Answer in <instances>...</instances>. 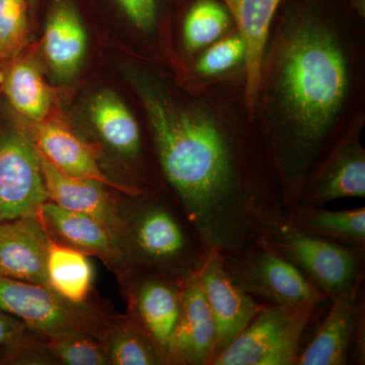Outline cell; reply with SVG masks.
<instances>
[{
  "instance_id": "6da1fadb",
  "label": "cell",
  "mask_w": 365,
  "mask_h": 365,
  "mask_svg": "<svg viewBox=\"0 0 365 365\" xmlns=\"http://www.w3.org/2000/svg\"><path fill=\"white\" fill-rule=\"evenodd\" d=\"M143 103L163 178L209 249L248 251L284 222L277 175L250 162L235 137L202 113L176 107L150 91Z\"/></svg>"
},
{
  "instance_id": "7a4b0ae2",
  "label": "cell",
  "mask_w": 365,
  "mask_h": 365,
  "mask_svg": "<svg viewBox=\"0 0 365 365\" xmlns=\"http://www.w3.org/2000/svg\"><path fill=\"white\" fill-rule=\"evenodd\" d=\"M140 207L128 230L139 265L179 280L200 272L211 250L181 209L157 201Z\"/></svg>"
},
{
  "instance_id": "3957f363",
  "label": "cell",
  "mask_w": 365,
  "mask_h": 365,
  "mask_svg": "<svg viewBox=\"0 0 365 365\" xmlns=\"http://www.w3.org/2000/svg\"><path fill=\"white\" fill-rule=\"evenodd\" d=\"M259 246L289 262L329 300L364 284L365 251L307 234L287 220L271 227Z\"/></svg>"
},
{
  "instance_id": "277c9868",
  "label": "cell",
  "mask_w": 365,
  "mask_h": 365,
  "mask_svg": "<svg viewBox=\"0 0 365 365\" xmlns=\"http://www.w3.org/2000/svg\"><path fill=\"white\" fill-rule=\"evenodd\" d=\"M321 304H267L211 365H297Z\"/></svg>"
},
{
  "instance_id": "5b68a950",
  "label": "cell",
  "mask_w": 365,
  "mask_h": 365,
  "mask_svg": "<svg viewBox=\"0 0 365 365\" xmlns=\"http://www.w3.org/2000/svg\"><path fill=\"white\" fill-rule=\"evenodd\" d=\"M222 257L230 279L264 304L299 306L330 302L294 265L265 247Z\"/></svg>"
},
{
  "instance_id": "8992f818",
  "label": "cell",
  "mask_w": 365,
  "mask_h": 365,
  "mask_svg": "<svg viewBox=\"0 0 365 365\" xmlns=\"http://www.w3.org/2000/svg\"><path fill=\"white\" fill-rule=\"evenodd\" d=\"M50 201L39 150L18 131L0 134V223L39 215Z\"/></svg>"
},
{
  "instance_id": "52a82bcc",
  "label": "cell",
  "mask_w": 365,
  "mask_h": 365,
  "mask_svg": "<svg viewBox=\"0 0 365 365\" xmlns=\"http://www.w3.org/2000/svg\"><path fill=\"white\" fill-rule=\"evenodd\" d=\"M0 309L31 330L45 335L78 331L88 333L91 318L49 287L0 277Z\"/></svg>"
},
{
  "instance_id": "ba28073f",
  "label": "cell",
  "mask_w": 365,
  "mask_h": 365,
  "mask_svg": "<svg viewBox=\"0 0 365 365\" xmlns=\"http://www.w3.org/2000/svg\"><path fill=\"white\" fill-rule=\"evenodd\" d=\"M217 332L199 273L182 281L179 319L167 345L163 364L211 365Z\"/></svg>"
},
{
  "instance_id": "9c48e42d",
  "label": "cell",
  "mask_w": 365,
  "mask_h": 365,
  "mask_svg": "<svg viewBox=\"0 0 365 365\" xmlns=\"http://www.w3.org/2000/svg\"><path fill=\"white\" fill-rule=\"evenodd\" d=\"M199 278L215 321L216 356L267 304L246 294L230 279L223 266L222 254L213 250L199 272Z\"/></svg>"
},
{
  "instance_id": "30bf717a",
  "label": "cell",
  "mask_w": 365,
  "mask_h": 365,
  "mask_svg": "<svg viewBox=\"0 0 365 365\" xmlns=\"http://www.w3.org/2000/svg\"><path fill=\"white\" fill-rule=\"evenodd\" d=\"M364 197V150L351 133L323 158L307 180L297 205L323 207L339 199Z\"/></svg>"
},
{
  "instance_id": "8fae6325",
  "label": "cell",
  "mask_w": 365,
  "mask_h": 365,
  "mask_svg": "<svg viewBox=\"0 0 365 365\" xmlns=\"http://www.w3.org/2000/svg\"><path fill=\"white\" fill-rule=\"evenodd\" d=\"M331 306L297 365L349 364L355 327L365 309L364 284L330 300Z\"/></svg>"
},
{
  "instance_id": "7c38bea8",
  "label": "cell",
  "mask_w": 365,
  "mask_h": 365,
  "mask_svg": "<svg viewBox=\"0 0 365 365\" xmlns=\"http://www.w3.org/2000/svg\"><path fill=\"white\" fill-rule=\"evenodd\" d=\"M47 232L39 215L0 223V277L48 287Z\"/></svg>"
},
{
  "instance_id": "4fadbf2b",
  "label": "cell",
  "mask_w": 365,
  "mask_h": 365,
  "mask_svg": "<svg viewBox=\"0 0 365 365\" xmlns=\"http://www.w3.org/2000/svg\"><path fill=\"white\" fill-rule=\"evenodd\" d=\"M40 157L51 202L66 210L96 218L118 239L128 234V223L117 210L114 200L106 190L107 186L95 180L66 174L41 153Z\"/></svg>"
},
{
  "instance_id": "5bb4252c",
  "label": "cell",
  "mask_w": 365,
  "mask_h": 365,
  "mask_svg": "<svg viewBox=\"0 0 365 365\" xmlns=\"http://www.w3.org/2000/svg\"><path fill=\"white\" fill-rule=\"evenodd\" d=\"M31 131L33 143L41 155L62 172L73 177L95 180L127 196H143V190L117 182L108 177L101 170L91 146L64 125L47 119L32 123Z\"/></svg>"
},
{
  "instance_id": "9a60e30c",
  "label": "cell",
  "mask_w": 365,
  "mask_h": 365,
  "mask_svg": "<svg viewBox=\"0 0 365 365\" xmlns=\"http://www.w3.org/2000/svg\"><path fill=\"white\" fill-rule=\"evenodd\" d=\"M182 281L151 272L139 278L133 292L135 318L150 334L163 362L181 309Z\"/></svg>"
},
{
  "instance_id": "2e32d148",
  "label": "cell",
  "mask_w": 365,
  "mask_h": 365,
  "mask_svg": "<svg viewBox=\"0 0 365 365\" xmlns=\"http://www.w3.org/2000/svg\"><path fill=\"white\" fill-rule=\"evenodd\" d=\"M88 38L81 16L69 0H55L46 21L43 50L57 78L68 79L83 63Z\"/></svg>"
},
{
  "instance_id": "e0dca14e",
  "label": "cell",
  "mask_w": 365,
  "mask_h": 365,
  "mask_svg": "<svg viewBox=\"0 0 365 365\" xmlns=\"http://www.w3.org/2000/svg\"><path fill=\"white\" fill-rule=\"evenodd\" d=\"M282 0H222L246 45L247 104L251 111L260 91L264 49L269 29Z\"/></svg>"
},
{
  "instance_id": "ac0fdd59",
  "label": "cell",
  "mask_w": 365,
  "mask_h": 365,
  "mask_svg": "<svg viewBox=\"0 0 365 365\" xmlns=\"http://www.w3.org/2000/svg\"><path fill=\"white\" fill-rule=\"evenodd\" d=\"M39 217L74 248L97 255L110 263H122L126 254L117 245V237L96 218L61 208L47 201L41 206Z\"/></svg>"
},
{
  "instance_id": "d6986e66",
  "label": "cell",
  "mask_w": 365,
  "mask_h": 365,
  "mask_svg": "<svg viewBox=\"0 0 365 365\" xmlns=\"http://www.w3.org/2000/svg\"><path fill=\"white\" fill-rule=\"evenodd\" d=\"M2 91L11 107L31 123L45 121L51 113L54 91L30 57H16L2 74Z\"/></svg>"
},
{
  "instance_id": "ffe728a7",
  "label": "cell",
  "mask_w": 365,
  "mask_h": 365,
  "mask_svg": "<svg viewBox=\"0 0 365 365\" xmlns=\"http://www.w3.org/2000/svg\"><path fill=\"white\" fill-rule=\"evenodd\" d=\"M285 218L307 234L365 251V206L348 210H329L294 205L287 209Z\"/></svg>"
},
{
  "instance_id": "44dd1931",
  "label": "cell",
  "mask_w": 365,
  "mask_h": 365,
  "mask_svg": "<svg viewBox=\"0 0 365 365\" xmlns=\"http://www.w3.org/2000/svg\"><path fill=\"white\" fill-rule=\"evenodd\" d=\"M48 287L74 306L88 299L93 280V269L85 252L52 241L47 252Z\"/></svg>"
},
{
  "instance_id": "7402d4cb",
  "label": "cell",
  "mask_w": 365,
  "mask_h": 365,
  "mask_svg": "<svg viewBox=\"0 0 365 365\" xmlns=\"http://www.w3.org/2000/svg\"><path fill=\"white\" fill-rule=\"evenodd\" d=\"M91 121L106 143L121 155H138L141 148L140 130L135 118L116 93L103 91L90 105Z\"/></svg>"
},
{
  "instance_id": "603a6c76",
  "label": "cell",
  "mask_w": 365,
  "mask_h": 365,
  "mask_svg": "<svg viewBox=\"0 0 365 365\" xmlns=\"http://www.w3.org/2000/svg\"><path fill=\"white\" fill-rule=\"evenodd\" d=\"M227 6L218 0H196L184 23L185 44L191 51L212 44L230 25Z\"/></svg>"
},
{
  "instance_id": "cb8c5ba5",
  "label": "cell",
  "mask_w": 365,
  "mask_h": 365,
  "mask_svg": "<svg viewBox=\"0 0 365 365\" xmlns=\"http://www.w3.org/2000/svg\"><path fill=\"white\" fill-rule=\"evenodd\" d=\"M108 356L116 365L163 364L157 345L136 318L118 330Z\"/></svg>"
},
{
  "instance_id": "d4e9b609",
  "label": "cell",
  "mask_w": 365,
  "mask_h": 365,
  "mask_svg": "<svg viewBox=\"0 0 365 365\" xmlns=\"http://www.w3.org/2000/svg\"><path fill=\"white\" fill-rule=\"evenodd\" d=\"M28 0H0V66L20 55L29 37Z\"/></svg>"
},
{
  "instance_id": "484cf974",
  "label": "cell",
  "mask_w": 365,
  "mask_h": 365,
  "mask_svg": "<svg viewBox=\"0 0 365 365\" xmlns=\"http://www.w3.org/2000/svg\"><path fill=\"white\" fill-rule=\"evenodd\" d=\"M49 336L48 349L53 356L69 365H105L110 360L104 348L86 333L66 331Z\"/></svg>"
},
{
  "instance_id": "4316f807",
  "label": "cell",
  "mask_w": 365,
  "mask_h": 365,
  "mask_svg": "<svg viewBox=\"0 0 365 365\" xmlns=\"http://www.w3.org/2000/svg\"><path fill=\"white\" fill-rule=\"evenodd\" d=\"M246 45L241 35L227 38L211 46L197 64L203 76H217L232 69L245 59Z\"/></svg>"
},
{
  "instance_id": "83f0119b",
  "label": "cell",
  "mask_w": 365,
  "mask_h": 365,
  "mask_svg": "<svg viewBox=\"0 0 365 365\" xmlns=\"http://www.w3.org/2000/svg\"><path fill=\"white\" fill-rule=\"evenodd\" d=\"M124 13L140 29H148L157 19L158 0H117Z\"/></svg>"
},
{
  "instance_id": "f1b7e54d",
  "label": "cell",
  "mask_w": 365,
  "mask_h": 365,
  "mask_svg": "<svg viewBox=\"0 0 365 365\" xmlns=\"http://www.w3.org/2000/svg\"><path fill=\"white\" fill-rule=\"evenodd\" d=\"M26 329L21 321L0 309V348L20 342Z\"/></svg>"
},
{
  "instance_id": "f546056e",
  "label": "cell",
  "mask_w": 365,
  "mask_h": 365,
  "mask_svg": "<svg viewBox=\"0 0 365 365\" xmlns=\"http://www.w3.org/2000/svg\"><path fill=\"white\" fill-rule=\"evenodd\" d=\"M349 364H365V309L360 314L353 335Z\"/></svg>"
},
{
  "instance_id": "4dcf8cb0",
  "label": "cell",
  "mask_w": 365,
  "mask_h": 365,
  "mask_svg": "<svg viewBox=\"0 0 365 365\" xmlns=\"http://www.w3.org/2000/svg\"><path fill=\"white\" fill-rule=\"evenodd\" d=\"M38 1H39V0H28L31 14H34V13H35V9L36 7H37Z\"/></svg>"
}]
</instances>
